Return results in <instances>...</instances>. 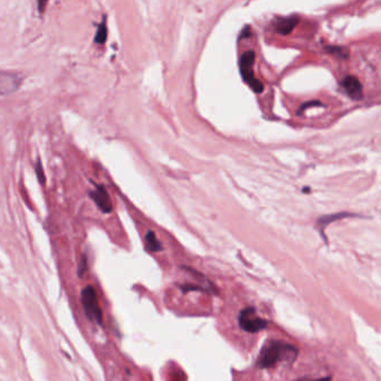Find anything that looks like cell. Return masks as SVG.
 <instances>
[{"label":"cell","instance_id":"obj_3","mask_svg":"<svg viewBox=\"0 0 381 381\" xmlns=\"http://www.w3.org/2000/svg\"><path fill=\"white\" fill-rule=\"evenodd\" d=\"M255 61V53L253 50H248V52H245L242 57H240V74H242L244 81L250 85V86L253 88V91L260 93L263 91V84L256 79L254 76V73H253V64H254Z\"/></svg>","mask_w":381,"mask_h":381},{"label":"cell","instance_id":"obj_1","mask_svg":"<svg viewBox=\"0 0 381 381\" xmlns=\"http://www.w3.org/2000/svg\"><path fill=\"white\" fill-rule=\"evenodd\" d=\"M297 355V349L281 341H273L266 344L260 351L257 365L260 369L274 367L285 360H293Z\"/></svg>","mask_w":381,"mask_h":381},{"label":"cell","instance_id":"obj_11","mask_svg":"<svg viewBox=\"0 0 381 381\" xmlns=\"http://www.w3.org/2000/svg\"><path fill=\"white\" fill-rule=\"evenodd\" d=\"M36 174H37V179L40 180L41 185L45 184V176H44V170H42V166L41 160H38L36 163Z\"/></svg>","mask_w":381,"mask_h":381},{"label":"cell","instance_id":"obj_4","mask_svg":"<svg viewBox=\"0 0 381 381\" xmlns=\"http://www.w3.org/2000/svg\"><path fill=\"white\" fill-rule=\"evenodd\" d=\"M238 323L244 331L250 333H256L260 330L266 329L267 326V322L256 314V310L254 308L243 310L238 317Z\"/></svg>","mask_w":381,"mask_h":381},{"label":"cell","instance_id":"obj_8","mask_svg":"<svg viewBox=\"0 0 381 381\" xmlns=\"http://www.w3.org/2000/svg\"><path fill=\"white\" fill-rule=\"evenodd\" d=\"M298 24V19L297 18H283V19H279V21H277V24H276V30L279 34L282 35H287L290 34L291 32H292L293 28L295 26H296Z\"/></svg>","mask_w":381,"mask_h":381},{"label":"cell","instance_id":"obj_2","mask_svg":"<svg viewBox=\"0 0 381 381\" xmlns=\"http://www.w3.org/2000/svg\"><path fill=\"white\" fill-rule=\"evenodd\" d=\"M81 302L83 305L84 312L88 318V320L94 321L96 323L102 325L103 317H102V311L99 305L98 301V295L94 290V287L88 285L85 286L81 292Z\"/></svg>","mask_w":381,"mask_h":381},{"label":"cell","instance_id":"obj_13","mask_svg":"<svg viewBox=\"0 0 381 381\" xmlns=\"http://www.w3.org/2000/svg\"><path fill=\"white\" fill-rule=\"evenodd\" d=\"M47 1L48 0H37V6H38V10L40 13H42L45 10L46 6H47Z\"/></svg>","mask_w":381,"mask_h":381},{"label":"cell","instance_id":"obj_9","mask_svg":"<svg viewBox=\"0 0 381 381\" xmlns=\"http://www.w3.org/2000/svg\"><path fill=\"white\" fill-rule=\"evenodd\" d=\"M146 245H147V250L150 252H158L162 250L160 242L157 239L154 233L151 231L148 232L146 235Z\"/></svg>","mask_w":381,"mask_h":381},{"label":"cell","instance_id":"obj_5","mask_svg":"<svg viewBox=\"0 0 381 381\" xmlns=\"http://www.w3.org/2000/svg\"><path fill=\"white\" fill-rule=\"evenodd\" d=\"M21 84V77L16 73L0 71V95H9L16 92Z\"/></svg>","mask_w":381,"mask_h":381},{"label":"cell","instance_id":"obj_12","mask_svg":"<svg viewBox=\"0 0 381 381\" xmlns=\"http://www.w3.org/2000/svg\"><path fill=\"white\" fill-rule=\"evenodd\" d=\"M86 264H87V259L85 256H83L81 259V263H80V266H79V271H77V274H79L80 277H82V276L84 275L85 271H86Z\"/></svg>","mask_w":381,"mask_h":381},{"label":"cell","instance_id":"obj_7","mask_svg":"<svg viewBox=\"0 0 381 381\" xmlns=\"http://www.w3.org/2000/svg\"><path fill=\"white\" fill-rule=\"evenodd\" d=\"M342 87L344 88V91L347 92L349 96H351L355 100H360L362 98V85L359 82V80L355 76H345L341 82Z\"/></svg>","mask_w":381,"mask_h":381},{"label":"cell","instance_id":"obj_6","mask_svg":"<svg viewBox=\"0 0 381 381\" xmlns=\"http://www.w3.org/2000/svg\"><path fill=\"white\" fill-rule=\"evenodd\" d=\"M89 198H92L95 205L98 206V208L104 213H110L113 209L110 196H108L106 189L103 186L98 185L95 190L89 191Z\"/></svg>","mask_w":381,"mask_h":381},{"label":"cell","instance_id":"obj_10","mask_svg":"<svg viewBox=\"0 0 381 381\" xmlns=\"http://www.w3.org/2000/svg\"><path fill=\"white\" fill-rule=\"evenodd\" d=\"M106 38H107V26H106V18H104L103 21L99 25L98 30H96L94 42H96V44L99 45H103L104 42H106Z\"/></svg>","mask_w":381,"mask_h":381}]
</instances>
